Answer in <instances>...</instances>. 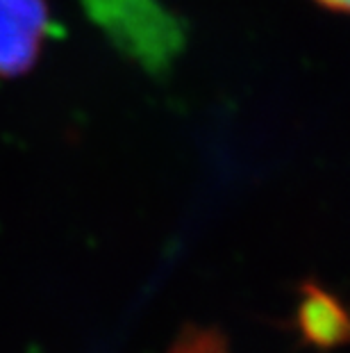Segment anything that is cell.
Wrapping results in <instances>:
<instances>
[{
  "label": "cell",
  "mask_w": 350,
  "mask_h": 353,
  "mask_svg": "<svg viewBox=\"0 0 350 353\" xmlns=\"http://www.w3.org/2000/svg\"><path fill=\"white\" fill-rule=\"evenodd\" d=\"M89 19L114 48L151 73L175 62L184 48L182 21L162 0H82Z\"/></svg>",
  "instance_id": "6da1fadb"
},
{
  "label": "cell",
  "mask_w": 350,
  "mask_h": 353,
  "mask_svg": "<svg viewBox=\"0 0 350 353\" xmlns=\"http://www.w3.org/2000/svg\"><path fill=\"white\" fill-rule=\"evenodd\" d=\"M48 32L46 0H0V78H19L32 69Z\"/></svg>",
  "instance_id": "7a4b0ae2"
},
{
  "label": "cell",
  "mask_w": 350,
  "mask_h": 353,
  "mask_svg": "<svg viewBox=\"0 0 350 353\" xmlns=\"http://www.w3.org/2000/svg\"><path fill=\"white\" fill-rule=\"evenodd\" d=\"M294 326L314 349L332 351L350 344V310L316 281H303L298 288Z\"/></svg>",
  "instance_id": "3957f363"
},
{
  "label": "cell",
  "mask_w": 350,
  "mask_h": 353,
  "mask_svg": "<svg viewBox=\"0 0 350 353\" xmlns=\"http://www.w3.org/2000/svg\"><path fill=\"white\" fill-rule=\"evenodd\" d=\"M166 353H230V351H228L226 335L221 330L187 324Z\"/></svg>",
  "instance_id": "277c9868"
},
{
  "label": "cell",
  "mask_w": 350,
  "mask_h": 353,
  "mask_svg": "<svg viewBox=\"0 0 350 353\" xmlns=\"http://www.w3.org/2000/svg\"><path fill=\"white\" fill-rule=\"evenodd\" d=\"M316 3L321 5V7H325V10L350 14V0H316Z\"/></svg>",
  "instance_id": "5b68a950"
}]
</instances>
